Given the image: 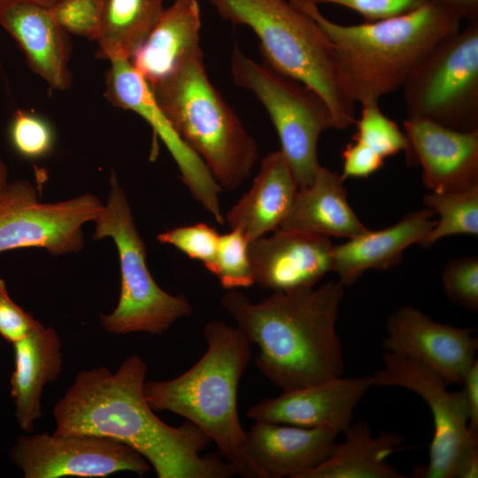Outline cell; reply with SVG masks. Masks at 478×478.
<instances>
[{
	"mask_svg": "<svg viewBox=\"0 0 478 478\" xmlns=\"http://www.w3.org/2000/svg\"><path fill=\"white\" fill-rule=\"evenodd\" d=\"M146 362L126 358L112 373L104 366L81 371L53 407L59 434H89L124 443L141 453L158 478H227L235 475L218 453H200L212 443L193 423L162 421L147 403Z\"/></svg>",
	"mask_w": 478,
	"mask_h": 478,
	"instance_id": "6da1fadb",
	"label": "cell"
},
{
	"mask_svg": "<svg viewBox=\"0 0 478 478\" xmlns=\"http://www.w3.org/2000/svg\"><path fill=\"white\" fill-rule=\"evenodd\" d=\"M343 285L274 291L258 303L236 289L221 305L258 350L257 368L272 383L289 390L343 376L344 360L336 331Z\"/></svg>",
	"mask_w": 478,
	"mask_h": 478,
	"instance_id": "7a4b0ae2",
	"label": "cell"
},
{
	"mask_svg": "<svg viewBox=\"0 0 478 478\" xmlns=\"http://www.w3.org/2000/svg\"><path fill=\"white\" fill-rule=\"evenodd\" d=\"M289 2L326 34L335 52L342 87L355 104H361L379 102L401 89L425 56L458 32L462 22L429 0L407 12L355 25L328 19L318 5Z\"/></svg>",
	"mask_w": 478,
	"mask_h": 478,
	"instance_id": "3957f363",
	"label": "cell"
},
{
	"mask_svg": "<svg viewBox=\"0 0 478 478\" xmlns=\"http://www.w3.org/2000/svg\"><path fill=\"white\" fill-rule=\"evenodd\" d=\"M204 354L189 369L166 381H145L144 397L154 411L185 418L216 444L220 457L243 477L246 431L237 410V389L251 357L237 328L212 320L204 328Z\"/></svg>",
	"mask_w": 478,
	"mask_h": 478,
	"instance_id": "277c9868",
	"label": "cell"
},
{
	"mask_svg": "<svg viewBox=\"0 0 478 478\" xmlns=\"http://www.w3.org/2000/svg\"><path fill=\"white\" fill-rule=\"evenodd\" d=\"M182 140L220 186L235 190L258 158L255 139L208 78L202 49L150 88Z\"/></svg>",
	"mask_w": 478,
	"mask_h": 478,
	"instance_id": "5b68a950",
	"label": "cell"
},
{
	"mask_svg": "<svg viewBox=\"0 0 478 478\" xmlns=\"http://www.w3.org/2000/svg\"><path fill=\"white\" fill-rule=\"evenodd\" d=\"M218 15L251 27L264 65L317 92L328 105L335 128L356 120L355 103L344 92L326 34L289 0H209Z\"/></svg>",
	"mask_w": 478,
	"mask_h": 478,
	"instance_id": "8992f818",
	"label": "cell"
},
{
	"mask_svg": "<svg viewBox=\"0 0 478 478\" xmlns=\"http://www.w3.org/2000/svg\"><path fill=\"white\" fill-rule=\"evenodd\" d=\"M93 222V239L112 238L120 258L121 284L118 305L111 313L100 315V323L106 332L161 335L174 322L192 313V305L184 296L166 292L150 274L146 246L136 229L126 193L113 172L106 203Z\"/></svg>",
	"mask_w": 478,
	"mask_h": 478,
	"instance_id": "52a82bcc",
	"label": "cell"
},
{
	"mask_svg": "<svg viewBox=\"0 0 478 478\" xmlns=\"http://www.w3.org/2000/svg\"><path fill=\"white\" fill-rule=\"evenodd\" d=\"M230 72L234 83L252 92L266 110L298 189L309 185L320 166V136L335 128L327 103L303 83L253 61L237 46L232 51Z\"/></svg>",
	"mask_w": 478,
	"mask_h": 478,
	"instance_id": "ba28073f",
	"label": "cell"
},
{
	"mask_svg": "<svg viewBox=\"0 0 478 478\" xmlns=\"http://www.w3.org/2000/svg\"><path fill=\"white\" fill-rule=\"evenodd\" d=\"M401 89L407 118L478 130V20L436 45Z\"/></svg>",
	"mask_w": 478,
	"mask_h": 478,
	"instance_id": "9c48e42d",
	"label": "cell"
},
{
	"mask_svg": "<svg viewBox=\"0 0 478 478\" xmlns=\"http://www.w3.org/2000/svg\"><path fill=\"white\" fill-rule=\"evenodd\" d=\"M103 204L89 193L42 203L30 181H9L0 191V252L41 248L53 256L77 253L84 246L82 227L95 220Z\"/></svg>",
	"mask_w": 478,
	"mask_h": 478,
	"instance_id": "30bf717a",
	"label": "cell"
},
{
	"mask_svg": "<svg viewBox=\"0 0 478 478\" xmlns=\"http://www.w3.org/2000/svg\"><path fill=\"white\" fill-rule=\"evenodd\" d=\"M374 386L399 387L419 395L433 417L434 435L428 461L414 467L412 478H454L459 456L478 443V433L468 427L463 390L450 391L443 378L426 366L404 356L384 352L382 366L371 374Z\"/></svg>",
	"mask_w": 478,
	"mask_h": 478,
	"instance_id": "8fae6325",
	"label": "cell"
},
{
	"mask_svg": "<svg viewBox=\"0 0 478 478\" xmlns=\"http://www.w3.org/2000/svg\"><path fill=\"white\" fill-rule=\"evenodd\" d=\"M10 458L25 478H103L124 471L143 476L151 469L131 446L89 434L23 435L16 440Z\"/></svg>",
	"mask_w": 478,
	"mask_h": 478,
	"instance_id": "7c38bea8",
	"label": "cell"
},
{
	"mask_svg": "<svg viewBox=\"0 0 478 478\" xmlns=\"http://www.w3.org/2000/svg\"><path fill=\"white\" fill-rule=\"evenodd\" d=\"M104 96L113 106L132 111L149 123L172 155L192 196L222 225L225 219L219 199L220 186L203 160L176 132L158 104L150 85L129 59L110 61Z\"/></svg>",
	"mask_w": 478,
	"mask_h": 478,
	"instance_id": "4fadbf2b",
	"label": "cell"
},
{
	"mask_svg": "<svg viewBox=\"0 0 478 478\" xmlns=\"http://www.w3.org/2000/svg\"><path fill=\"white\" fill-rule=\"evenodd\" d=\"M386 352L412 358L441 375L446 383L461 382L476 358L477 336L470 328H457L432 320L420 310L401 306L389 315Z\"/></svg>",
	"mask_w": 478,
	"mask_h": 478,
	"instance_id": "5bb4252c",
	"label": "cell"
},
{
	"mask_svg": "<svg viewBox=\"0 0 478 478\" xmlns=\"http://www.w3.org/2000/svg\"><path fill=\"white\" fill-rule=\"evenodd\" d=\"M340 432L255 420L243 451L245 478H302L323 462Z\"/></svg>",
	"mask_w": 478,
	"mask_h": 478,
	"instance_id": "9a60e30c",
	"label": "cell"
},
{
	"mask_svg": "<svg viewBox=\"0 0 478 478\" xmlns=\"http://www.w3.org/2000/svg\"><path fill=\"white\" fill-rule=\"evenodd\" d=\"M330 237L278 228L249 243L255 283L274 291L314 288L333 271Z\"/></svg>",
	"mask_w": 478,
	"mask_h": 478,
	"instance_id": "2e32d148",
	"label": "cell"
},
{
	"mask_svg": "<svg viewBox=\"0 0 478 478\" xmlns=\"http://www.w3.org/2000/svg\"><path fill=\"white\" fill-rule=\"evenodd\" d=\"M374 386L372 375L337 377L303 388L282 390L277 397L252 405L247 416L302 428H330L343 433L353 412Z\"/></svg>",
	"mask_w": 478,
	"mask_h": 478,
	"instance_id": "e0dca14e",
	"label": "cell"
},
{
	"mask_svg": "<svg viewBox=\"0 0 478 478\" xmlns=\"http://www.w3.org/2000/svg\"><path fill=\"white\" fill-rule=\"evenodd\" d=\"M409 165L422 168L424 185L436 193L461 191L478 185V130L464 132L406 118Z\"/></svg>",
	"mask_w": 478,
	"mask_h": 478,
	"instance_id": "ac0fdd59",
	"label": "cell"
},
{
	"mask_svg": "<svg viewBox=\"0 0 478 478\" xmlns=\"http://www.w3.org/2000/svg\"><path fill=\"white\" fill-rule=\"evenodd\" d=\"M0 27L19 45L30 70L52 89L71 87L73 44L50 9L32 3L13 4L0 15Z\"/></svg>",
	"mask_w": 478,
	"mask_h": 478,
	"instance_id": "d6986e66",
	"label": "cell"
},
{
	"mask_svg": "<svg viewBox=\"0 0 478 478\" xmlns=\"http://www.w3.org/2000/svg\"><path fill=\"white\" fill-rule=\"evenodd\" d=\"M435 212L414 211L387 228L370 231L333 246V272L343 286H350L367 270H389L403 259L404 251L420 245L436 223Z\"/></svg>",
	"mask_w": 478,
	"mask_h": 478,
	"instance_id": "ffe728a7",
	"label": "cell"
},
{
	"mask_svg": "<svg viewBox=\"0 0 478 478\" xmlns=\"http://www.w3.org/2000/svg\"><path fill=\"white\" fill-rule=\"evenodd\" d=\"M298 186L281 150L265 156L249 190L227 212L231 229L252 242L278 229L288 215Z\"/></svg>",
	"mask_w": 478,
	"mask_h": 478,
	"instance_id": "44dd1931",
	"label": "cell"
},
{
	"mask_svg": "<svg viewBox=\"0 0 478 478\" xmlns=\"http://www.w3.org/2000/svg\"><path fill=\"white\" fill-rule=\"evenodd\" d=\"M14 370L10 385L14 416L19 428L31 433L42 417V393L62 369V343L56 330L41 324L26 337L12 343Z\"/></svg>",
	"mask_w": 478,
	"mask_h": 478,
	"instance_id": "7402d4cb",
	"label": "cell"
},
{
	"mask_svg": "<svg viewBox=\"0 0 478 478\" xmlns=\"http://www.w3.org/2000/svg\"><path fill=\"white\" fill-rule=\"evenodd\" d=\"M200 28L198 0H175L164 8L129 60L151 88L200 49Z\"/></svg>",
	"mask_w": 478,
	"mask_h": 478,
	"instance_id": "603a6c76",
	"label": "cell"
},
{
	"mask_svg": "<svg viewBox=\"0 0 478 478\" xmlns=\"http://www.w3.org/2000/svg\"><path fill=\"white\" fill-rule=\"evenodd\" d=\"M341 173L320 166L311 183L298 189L279 228L353 238L369 229L351 207Z\"/></svg>",
	"mask_w": 478,
	"mask_h": 478,
	"instance_id": "cb8c5ba5",
	"label": "cell"
},
{
	"mask_svg": "<svg viewBox=\"0 0 478 478\" xmlns=\"http://www.w3.org/2000/svg\"><path fill=\"white\" fill-rule=\"evenodd\" d=\"M328 458L302 478H405L387 461L402 449L404 438L391 432L374 436L366 421L351 422Z\"/></svg>",
	"mask_w": 478,
	"mask_h": 478,
	"instance_id": "d4e9b609",
	"label": "cell"
},
{
	"mask_svg": "<svg viewBox=\"0 0 478 478\" xmlns=\"http://www.w3.org/2000/svg\"><path fill=\"white\" fill-rule=\"evenodd\" d=\"M164 0H100L97 58L130 59L164 10Z\"/></svg>",
	"mask_w": 478,
	"mask_h": 478,
	"instance_id": "484cf974",
	"label": "cell"
},
{
	"mask_svg": "<svg viewBox=\"0 0 478 478\" xmlns=\"http://www.w3.org/2000/svg\"><path fill=\"white\" fill-rule=\"evenodd\" d=\"M427 208L438 214L434 227L421 247H429L445 236L478 234V185L461 191L436 193L423 197Z\"/></svg>",
	"mask_w": 478,
	"mask_h": 478,
	"instance_id": "4316f807",
	"label": "cell"
},
{
	"mask_svg": "<svg viewBox=\"0 0 478 478\" xmlns=\"http://www.w3.org/2000/svg\"><path fill=\"white\" fill-rule=\"evenodd\" d=\"M361 105V114L354 122L356 133L351 140L366 144L383 158L402 151L407 158L410 143L405 132L381 111L378 102Z\"/></svg>",
	"mask_w": 478,
	"mask_h": 478,
	"instance_id": "83f0119b",
	"label": "cell"
},
{
	"mask_svg": "<svg viewBox=\"0 0 478 478\" xmlns=\"http://www.w3.org/2000/svg\"><path fill=\"white\" fill-rule=\"evenodd\" d=\"M248 245V240L237 229L220 235L212 274L219 279L222 288L232 290L255 284Z\"/></svg>",
	"mask_w": 478,
	"mask_h": 478,
	"instance_id": "f1b7e54d",
	"label": "cell"
},
{
	"mask_svg": "<svg viewBox=\"0 0 478 478\" xmlns=\"http://www.w3.org/2000/svg\"><path fill=\"white\" fill-rule=\"evenodd\" d=\"M9 138L14 150L27 159H38L49 155L54 147V132L42 117L26 110L13 113Z\"/></svg>",
	"mask_w": 478,
	"mask_h": 478,
	"instance_id": "f546056e",
	"label": "cell"
},
{
	"mask_svg": "<svg viewBox=\"0 0 478 478\" xmlns=\"http://www.w3.org/2000/svg\"><path fill=\"white\" fill-rule=\"evenodd\" d=\"M220 235L204 222L174 227L158 235L159 243L170 244L189 258L201 261L212 274L215 268Z\"/></svg>",
	"mask_w": 478,
	"mask_h": 478,
	"instance_id": "4dcf8cb0",
	"label": "cell"
},
{
	"mask_svg": "<svg viewBox=\"0 0 478 478\" xmlns=\"http://www.w3.org/2000/svg\"><path fill=\"white\" fill-rule=\"evenodd\" d=\"M444 292L454 304L478 312V258L470 256L451 260L442 275Z\"/></svg>",
	"mask_w": 478,
	"mask_h": 478,
	"instance_id": "1f68e13d",
	"label": "cell"
},
{
	"mask_svg": "<svg viewBox=\"0 0 478 478\" xmlns=\"http://www.w3.org/2000/svg\"><path fill=\"white\" fill-rule=\"evenodd\" d=\"M50 11L66 33L96 42L101 25L100 0H60Z\"/></svg>",
	"mask_w": 478,
	"mask_h": 478,
	"instance_id": "d6a6232c",
	"label": "cell"
},
{
	"mask_svg": "<svg viewBox=\"0 0 478 478\" xmlns=\"http://www.w3.org/2000/svg\"><path fill=\"white\" fill-rule=\"evenodd\" d=\"M41 324L12 299L4 280L0 278V336L13 343L26 337Z\"/></svg>",
	"mask_w": 478,
	"mask_h": 478,
	"instance_id": "836d02e7",
	"label": "cell"
},
{
	"mask_svg": "<svg viewBox=\"0 0 478 478\" xmlns=\"http://www.w3.org/2000/svg\"><path fill=\"white\" fill-rule=\"evenodd\" d=\"M319 5L335 4L357 12L365 22H372L412 11L428 0H289Z\"/></svg>",
	"mask_w": 478,
	"mask_h": 478,
	"instance_id": "e575fe53",
	"label": "cell"
},
{
	"mask_svg": "<svg viewBox=\"0 0 478 478\" xmlns=\"http://www.w3.org/2000/svg\"><path fill=\"white\" fill-rule=\"evenodd\" d=\"M343 172L342 179L367 178L380 170L384 165V159L366 144L352 140L347 143L342 152Z\"/></svg>",
	"mask_w": 478,
	"mask_h": 478,
	"instance_id": "d590c367",
	"label": "cell"
},
{
	"mask_svg": "<svg viewBox=\"0 0 478 478\" xmlns=\"http://www.w3.org/2000/svg\"><path fill=\"white\" fill-rule=\"evenodd\" d=\"M461 385L468 411V427L478 433V360L466 372Z\"/></svg>",
	"mask_w": 478,
	"mask_h": 478,
	"instance_id": "8d00e7d4",
	"label": "cell"
},
{
	"mask_svg": "<svg viewBox=\"0 0 478 478\" xmlns=\"http://www.w3.org/2000/svg\"><path fill=\"white\" fill-rule=\"evenodd\" d=\"M456 15L461 21L478 20V0H429Z\"/></svg>",
	"mask_w": 478,
	"mask_h": 478,
	"instance_id": "74e56055",
	"label": "cell"
},
{
	"mask_svg": "<svg viewBox=\"0 0 478 478\" xmlns=\"http://www.w3.org/2000/svg\"><path fill=\"white\" fill-rule=\"evenodd\" d=\"M478 477V443L466 448L459 456L454 473V478Z\"/></svg>",
	"mask_w": 478,
	"mask_h": 478,
	"instance_id": "f35d334b",
	"label": "cell"
},
{
	"mask_svg": "<svg viewBox=\"0 0 478 478\" xmlns=\"http://www.w3.org/2000/svg\"><path fill=\"white\" fill-rule=\"evenodd\" d=\"M60 0H0V15L8 7L19 3H32L49 9L54 7Z\"/></svg>",
	"mask_w": 478,
	"mask_h": 478,
	"instance_id": "ab89813d",
	"label": "cell"
},
{
	"mask_svg": "<svg viewBox=\"0 0 478 478\" xmlns=\"http://www.w3.org/2000/svg\"><path fill=\"white\" fill-rule=\"evenodd\" d=\"M8 170L7 166L0 158V191L8 184Z\"/></svg>",
	"mask_w": 478,
	"mask_h": 478,
	"instance_id": "60d3db41",
	"label": "cell"
}]
</instances>
